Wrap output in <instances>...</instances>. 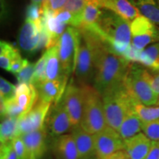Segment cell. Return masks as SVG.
I'll list each match as a JSON object with an SVG mask.
<instances>
[{
	"mask_svg": "<svg viewBox=\"0 0 159 159\" xmlns=\"http://www.w3.org/2000/svg\"><path fill=\"white\" fill-rule=\"evenodd\" d=\"M139 11L141 15L148 18L159 26V4L158 0H128Z\"/></svg>",
	"mask_w": 159,
	"mask_h": 159,
	"instance_id": "cell-23",
	"label": "cell"
},
{
	"mask_svg": "<svg viewBox=\"0 0 159 159\" xmlns=\"http://www.w3.org/2000/svg\"><path fill=\"white\" fill-rule=\"evenodd\" d=\"M134 110L142 123L152 122L159 119V105L146 106L137 102L135 105Z\"/></svg>",
	"mask_w": 159,
	"mask_h": 159,
	"instance_id": "cell-28",
	"label": "cell"
},
{
	"mask_svg": "<svg viewBox=\"0 0 159 159\" xmlns=\"http://www.w3.org/2000/svg\"><path fill=\"white\" fill-rule=\"evenodd\" d=\"M71 135L76 144L80 159H97L94 135L83 130L80 125L71 128Z\"/></svg>",
	"mask_w": 159,
	"mask_h": 159,
	"instance_id": "cell-15",
	"label": "cell"
},
{
	"mask_svg": "<svg viewBox=\"0 0 159 159\" xmlns=\"http://www.w3.org/2000/svg\"><path fill=\"white\" fill-rule=\"evenodd\" d=\"M13 99L25 115L31 110L39 99L37 89L33 84L19 83Z\"/></svg>",
	"mask_w": 159,
	"mask_h": 159,
	"instance_id": "cell-18",
	"label": "cell"
},
{
	"mask_svg": "<svg viewBox=\"0 0 159 159\" xmlns=\"http://www.w3.org/2000/svg\"><path fill=\"white\" fill-rule=\"evenodd\" d=\"M80 33L78 28L68 27L60 38L58 47L59 58L63 75L69 77L75 71L80 45Z\"/></svg>",
	"mask_w": 159,
	"mask_h": 159,
	"instance_id": "cell-7",
	"label": "cell"
},
{
	"mask_svg": "<svg viewBox=\"0 0 159 159\" xmlns=\"http://www.w3.org/2000/svg\"><path fill=\"white\" fill-rule=\"evenodd\" d=\"M85 30L89 32L94 48L96 72L94 87L102 95L106 91L124 82L131 63L109 50L95 33Z\"/></svg>",
	"mask_w": 159,
	"mask_h": 159,
	"instance_id": "cell-1",
	"label": "cell"
},
{
	"mask_svg": "<svg viewBox=\"0 0 159 159\" xmlns=\"http://www.w3.org/2000/svg\"><path fill=\"white\" fill-rule=\"evenodd\" d=\"M101 159H129L127 154L125 153L124 150L118 151V152H114V153L109 155V156L104 157Z\"/></svg>",
	"mask_w": 159,
	"mask_h": 159,
	"instance_id": "cell-40",
	"label": "cell"
},
{
	"mask_svg": "<svg viewBox=\"0 0 159 159\" xmlns=\"http://www.w3.org/2000/svg\"><path fill=\"white\" fill-rule=\"evenodd\" d=\"M81 86L83 91V106L80 125L89 134L94 135L108 126L102 95L94 87L89 85Z\"/></svg>",
	"mask_w": 159,
	"mask_h": 159,
	"instance_id": "cell-5",
	"label": "cell"
},
{
	"mask_svg": "<svg viewBox=\"0 0 159 159\" xmlns=\"http://www.w3.org/2000/svg\"><path fill=\"white\" fill-rule=\"evenodd\" d=\"M158 4H159V0H158Z\"/></svg>",
	"mask_w": 159,
	"mask_h": 159,
	"instance_id": "cell-45",
	"label": "cell"
},
{
	"mask_svg": "<svg viewBox=\"0 0 159 159\" xmlns=\"http://www.w3.org/2000/svg\"><path fill=\"white\" fill-rule=\"evenodd\" d=\"M100 7L113 11L129 22L141 16V13L128 0H101Z\"/></svg>",
	"mask_w": 159,
	"mask_h": 159,
	"instance_id": "cell-19",
	"label": "cell"
},
{
	"mask_svg": "<svg viewBox=\"0 0 159 159\" xmlns=\"http://www.w3.org/2000/svg\"><path fill=\"white\" fill-rule=\"evenodd\" d=\"M17 159H31L28 150L26 148L23 140L20 137H16L12 141Z\"/></svg>",
	"mask_w": 159,
	"mask_h": 159,
	"instance_id": "cell-34",
	"label": "cell"
},
{
	"mask_svg": "<svg viewBox=\"0 0 159 159\" xmlns=\"http://www.w3.org/2000/svg\"><path fill=\"white\" fill-rule=\"evenodd\" d=\"M69 77L63 75L55 80H46L37 85L39 98L48 103H57L63 98Z\"/></svg>",
	"mask_w": 159,
	"mask_h": 159,
	"instance_id": "cell-14",
	"label": "cell"
},
{
	"mask_svg": "<svg viewBox=\"0 0 159 159\" xmlns=\"http://www.w3.org/2000/svg\"><path fill=\"white\" fill-rule=\"evenodd\" d=\"M35 64L29 63L22 70L15 75L19 83L32 84V80H33L35 73Z\"/></svg>",
	"mask_w": 159,
	"mask_h": 159,
	"instance_id": "cell-33",
	"label": "cell"
},
{
	"mask_svg": "<svg viewBox=\"0 0 159 159\" xmlns=\"http://www.w3.org/2000/svg\"><path fill=\"white\" fill-rule=\"evenodd\" d=\"M51 105L41 99H38L31 110L19 118V137L22 134H28L44 128L46 118Z\"/></svg>",
	"mask_w": 159,
	"mask_h": 159,
	"instance_id": "cell-9",
	"label": "cell"
},
{
	"mask_svg": "<svg viewBox=\"0 0 159 159\" xmlns=\"http://www.w3.org/2000/svg\"><path fill=\"white\" fill-rule=\"evenodd\" d=\"M31 2H32V3L37 4V5H39L40 6H42L44 0H31Z\"/></svg>",
	"mask_w": 159,
	"mask_h": 159,
	"instance_id": "cell-42",
	"label": "cell"
},
{
	"mask_svg": "<svg viewBox=\"0 0 159 159\" xmlns=\"http://www.w3.org/2000/svg\"><path fill=\"white\" fill-rule=\"evenodd\" d=\"M16 86L13 85L5 78L1 77L0 78V97L1 101L9 100L15 97Z\"/></svg>",
	"mask_w": 159,
	"mask_h": 159,
	"instance_id": "cell-32",
	"label": "cell"
},
{
	"mask_svg": "<svg viewBox=\"0 0 159 159\" xmlns=\"http://www.w3.org/2000/svg\"><path fill=\"white\" fill-rule=\"evenodd\" d=\"M130 31L131 44L139 51L159 41V26L144 16H139L130 23Z\"/></svg>",
	"mask_w": 159,
	"mask_h": 159,
	"instance_id": "cell-8",
	"label": "cell"
},
{
	"mask_svg": "<svg viewBox=\"0 0 159 159\" xmlns=\"http://www.w3.org/2000/svg\"><path fill=\"white\" fill-rule=\"evenodd\" d=\"M47 60V52H45L35 64L34 76H33V80H32V84L35 87L47 80V76H46Z\"/></svg>",
	"mask_w": 159,
	"mask_h": 159,
	"instance_id": "cell-29",
	"label": "cell"
},
{
	"mask_svg": "<svg viewBox=\"0 0 159 159\" xmlns=\"http://www.w3.org/2000/svg\"><path fill=\"white\" fill-rule=\"evenodd\" d=\"M67 1L68 0H44L42 7H47L51 11L57 13L64 8Z\"/></svg>",
	"mask_w": 159,
	"mask_h": 159,
	"instance_id": "cell-37",
	"label": "cell"
},
{
	"mask_svg": "<svg viewBox=\"0 0 159 159\" xmlns=\"http://www.w3.org/2000/svg\"><path fill=\"white\" fill-rule=\"evenodd\" d=\"M80 38L75 75L81 85H89L94 82L96 67H95L94 48L89 32L79 28Z\"/></svg>",
	"mask_w": 159,
	"mask_h": 159,
	"instance_id": "cell-6",
	"label": "cell"
},
{
	"mask_svg": "<svg viewBox=\"0 0 159 159\" xmlns=\"http://www.w3.org/2000/svg\"><path fill=\"white\" fill-rule=\"evenodd\" d=\"M62 100L68 112L72 128L80 125L83 106V91L82 86H77L73 81L66 87Z\"/></svg>",
	"mask_w": 159,
	"mask_h": 159,
	"instance_id": "cell-12",
	"label": "cell"
},
{
	"mask_svg": "<svg viewBox=\"0 0 159 159\" xmlns=\"http://www.w3.org/2000/svg\"><path fill=\"white\" fill-rule=\"evenodd\" d=\"M21 56L19 51L6 41L0 43V66L1 68L9 71L12 63L21 59Z\"/></svg>",
	"mask_w": 159,
	"mask_h": 159,
	"instance_id": "cell-25",
	"label": "cell"
},
{
	"mask_svg": "<svg viewBox=\"0 0 159 159\" xmlns=\"http://www.w3.org/2000/svg\"><path fill=\"white\" fill-rule=\"evenodd\" d=\"M47 60L46 67L47 80H55L59 79L63 75L59 58L58 47L57 45L47 49Z\"/></svg>",
	"mask_w": 159,
	"mask_h": 159,
	"instance_id": "cell-22",
	"label": "cell"
},
{
	"mask_svg": "<svg viewBox=\"0 0 159 159\" xmlns=\"http://www.w3.org/2000/svg\"><path fill=\"white\" fill-rule=\"evenodd\" d=\"M142 131L152 142H159V119L142 124Z\"/></svg>",
	"mask_w": 159,
	"mask_h": 159,
	"instance_id": "cell-31",
	"label": "cell"
},
{
	"mask_svg": "<svg viewBox=\"0 0 159 159\" xmlns=\"http://www.w3.org/2000/svg\"><path fill=\"white\" fill-rule=\"evenodd\" d=\"M124 151L129 159H145L152 148L151 141L143 133L125 139Z\"/></svg>",
	"mask_w": 159,
	"mask_h": 159,
	"instance_id": "cell-16",
	"label": "cell"
},
{
	"mask_svg": "<svg viewBox=\"0 0 159 159\" xmlns=\"http://www.w3.org/2000/svg\"><path fill=\"white\" fill-rule=\"evenodd\" d=\"M41 38L40 21L35 22L26 19L25 23L20 30L18 42L19 47L25 52L33 54L39 49Z\"/></svg>",
	"mask_w": 159,
	"mask_h": 159,
	"instance_id": "cell-13",
	"label": "cell"
},
{
	"mask_svg": "<svg viewBox=\"0 0 159 159\" xmlns=\"http://www.w3.org/2000/svg\"><path fill=\"white\" fill-rule=\"evenodd\" d=\"M102 98L107 125L118 132L125 116L138 102L128 92L124 82L105 91Z\"/></svg>",
	"mask_w": 159,
	"mask_h": 159,
	"instance_id": "cell-3",
	"label": "cell"
},
{
	"mask_svg": "<svg viewBox=\"0 0 159 159\" xmlns=\"http://www.w3.org/2000/svg\"><path fill=\"white\" fill-rule=\"evenodd\" d=\"M29 62L27 59H19L18 61H15L14 63H12L11 68L9 69V71H11L13 74L16 75L20 71H21L28 64Z\"/></svg>",
	"mask_w": 159,
	"mask_h": 159,
	"instance_id": "cell-38",
	"label": "cell"
},
{
	"mask_svg": "<svg viewBox=\"0 0 159 159\" xmlns=\"http://www.w3.org/2000/svg\"><path fill=\"white\" fill-rule=\"evenodd\" d=\"M138 63L145 68L158 72L159 71V41L148 46L140 52Z\"/></svg>",
	"mask_w": 159,
	"mask_h": 159,
	"instance_id": "cell-24",
	"label": "cell"
},
{
	"mask_svg": "<svg viewBox=\"0 0 159 159\" xmlns=\"http://www.w3.org/2000/svg\"><path fill=\"white\" fill-rule=\"evenodd\" d=\"M142 124V120L134 109L125 116L118 133L124 140L131 138L141 133Z\"/></svg>",
	"mask_w": 159,
	"mask_h": 159,
	"instance_id": "cell-21",
	"label": "cell"
},
{
	"mask_svg": "<svg viewBox=\"0 0 159 159\" xmlns=\"http://www.w3.org/2000/svg\"><path fill=\"white\" fill-rule=\"evenodd\" d=\"M0 159H17L16 153L12 142L1 144Z\"/></svg>",
	"mask_w": 159,
	"mask_h": 159,
	"instance_id": "cell-36",
	"label": "cell"
},
{
	"mask_svg": "<svg viewBox=\"0 0 159 159\" xmlns=\"http://www.w3.org/2000/svg\"><path fill=\"white\" fill-rule=\"evenodd\" d=\"M45 128L52 136H62L72 128L70 118L63 100L52 105L45 121Z\"/></svg>",
	"mask_w": 159,
	"mask_h": 159,
	"instance_id": "cell-11",
	"label": "cell"
},
{
	"mask_svg": "<svg viewBox=\"0 0 159 159\" xmlns=\"http://www.w3.org/2000/svg\"><path fill=\"white\" fill-rule=\"evenodd\" d=\"M53 151L57 159H80L76 144L71 134H63L55 139Z\"/></svg>",
	"mask_w": 159,
	"mask_h": 159,
	"instance_id": "cell-20",
	"label": "cell"
},
{
	"mask_svg": "<svg viewBox=\"0 0 159 159\" xmlns=\"http://www.w3.org/2000/svg\"><path fill=\"white\" fill-rule=\"evenodd\" d=\"M26 15H27L26 19L31 20L35 22H39L42 17V6L34 3L30 4L27 7Z\"/></svg>",
	"mask_w": 159,
	"mask_h": 159,
	"instance_id": "cell-35",
	"label": "cell"
},
{
	"mask_svg": "<svg viewBox=\"0 0 159 159\" xmlns=\"http://www.w3.org/2000/svg\"><path fill=\"white\" fill-rule=\"evenodd\" d=\"M151 77L148 69L136 63H131L125 77L126 89L135 100L146 106H156L158 95L151 86Z\"/></svg>",
	"mask_w": 159,
	"mask_h": 159,
	"instance_id": "cell-4",
	"label": "cell"
},
{
	"mask_svg": "<svg viewBox=\"0 0 159 159\" xmlns=\"http://www.w3.org/2000/svg\"><path fill=\"white\" fill-rule=\"evenodd\" d=\"M102 10V8H101L97 4L92 2H87L83 11L82 24L79 28H87L94 25L100 16Z\"/></svg>",
	"mask_w": 159,
	"mask_h": 159,
	"instance_id": "cell-27",
	"label": "cell"
},
{
	"mask_svg": "<svg viewBox=\"0 0 159 159\" xmlns=\"http://www.w3.org/2000/svg\"><path fill=\"white\" fill-rule=\"evenodd\" d=\"M31 159H36V158H34V157H33V158H31Z\"/></svg>",
	"mask_w": 159,
	"mask_h": 159,
	"instance_id": "cell-44",
	"label": "cell"
},
{
	"mask_svg": "<svg viewBox=\"0 0 159 159\" xmlns=\"http://www.w3.org/2000/svg\"><path fill=\"white\" fill-rule=\"evenodd\" d=\"M19 118L5 117L0 125V142L1 144L11 142L19 137Z\"/></svg>",
	"mask_w": 159,
	"mask_h": 159,
	"instance_id": "cell-26",
	"label": "cell"
},
{
	"mask_svg": "<svg viewBox=\"0 0 159 159\" xmlns=\"http://www.w3.org/2000/svg\"><path fill=\"white\" fill-rule=\"evenodd\" d=\"M158 105H159V94H158Z\"/></svg>",
	"mask_w": 159,
	"mask_h": 159,
	"instance_id": "cell-43",
	"label": "cell"
},
{
	"mask_svg": "<svg viewBox=\"0 0 159 159\" xmlns=\"http://www.w3.org/2000/svg\"><path fill=\"white\" fill-rule=\"evenodd\" d=\"M88 0H68L63 10L72 13L82 24L83 14Z\"/></svg>",
	"mask_w": 159,
	"mask_h": 159,
	"instance_id": "cell-30",
	"label": "cell"
},
{
	"mask_svg": "<svg viewBox=\"0 0 159 159\" xmlns=\"http://www.w3.org/2000/svg\"><path fill=\"white\" fill-rule=\"evenodd\" d=\"M97 159H101L118 151L124 150V139L116 130L107 126L94 134Z\"/></svg>",
	"mask_w": 159,
	"mask_h": 159,
	"instance_id": "cell-10",
	"label": "cell"
},
{
	"mask_svg": "<svg viewBox=\"0 0 159 159\" xmlns=\"http://www.w3.org/2000/svg\"><path fill=\"white\" fill-rule=\"evenodd\" d=\"M19 137L23 140L31 158H40L46 152L47 129L45 127L41 130L22 134Z\"/></svg>",
	"mask_w": 159,
	"mask_h": 159,
	"instance_id": "cell-17",
	"label": "cell"
},
{
	"mask_svg": "<svg viewBox=\"0 0 159 159\" xmlns=\"http://www.w3.org/2000/svg\"><path fill=\"white\" fill-rule=\"evenodd\" d=\"M145 159H159V142H152V148Z\"/></svg>",
	"mask_w": 159,
	"mask_h": 159,
	"instance_id": "cell-39",
	"label": "cell"
},
{
	"mask_svg": "<svg viewBox=\"0 0 159 159\" xmlns=\"http://www.w3.org/2000/svg\"><path fill=\"white\" fill-rule=\"evenodd\" d=\"M89 30L95 33L109 50L122 56L131 45L130 22L107 9H102L97 22Z\"/></svg>",
	"mask_w": 159,
	"mask_h": 159,
	"instance_id": "cell-2",
	"label": "cell"
},
{
	"mask_svg": "<svg viewBox=\"0 0 159 159\" xmlns=\"http://www.w3.org/2000/svg\"><path fill=\"white\" fill-rule=\"evenodd\" d=\"M151 86L155 92L158 95L159 94V71L156 75H152L151 77Z\"/></svg>",
	"mask_w": 159,
	"mask_h": 159,
	"instance_id": "cell-41",
	"label": "cell"
}]
</instances>
